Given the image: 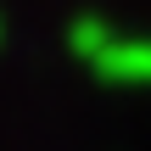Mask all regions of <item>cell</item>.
Wrapping results in <instances>:
<instances>
[{"label":"cell","instance_id":"cell-1","mask_svg":"<svg viewBox=\"0 0 151 151\" xmlns=\"http://www.w3.org/2000/svg\"><path fill=\"white\" fill-rule=\"evenodd\" d=\"M95 73H106V78H129V84H151V39H146V34L112 39V45L95 56Z\"/></svg>","mask_w":151,"mask_h":151},{"label":"cell","instance_id":"cell-2","mask_svg":"<svg viewBox=\"0 0 151 151\" xmlns=\"http://www.w3.org/2000/svg\"><path fill=\"white\" fill-rule=\"evenodd\" d=\"M112 39H118V34H112L101 17H78V22H73V34H67V45H73L78 56H90V62H95V56H101Z\"/></svg>","mask_w":151,"mask_h":151}]
</instances>
